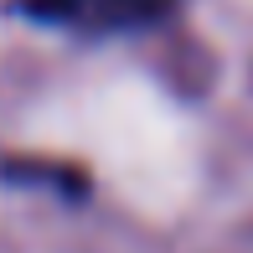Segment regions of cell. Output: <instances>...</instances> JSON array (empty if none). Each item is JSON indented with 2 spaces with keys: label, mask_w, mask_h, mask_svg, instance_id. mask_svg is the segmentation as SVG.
<instances>
[{
  "label": "cell",
  "mask_w": 253,
  "mask_h": 253,
  "mask_svg": "<svg viewBox=\"0 0 253 253\" xmlns=\"http://www.w3.org/2000/svg\"><path fill=\"white\" fill-rule=\"evenodd\" d=\"M16 10L83 37H119V31H150L170 21L176 0H16Z\"/></svg>",
  "instance_id": "cell-1"
}]
</instances>
